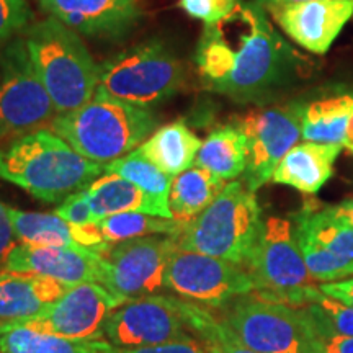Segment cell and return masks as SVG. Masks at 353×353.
<instances>
[{
  "instance_id": "31",
  "label": "cell",
  "mask_w": 353,
  "mask_h": 353,
  "mask_svg": "<svg viewBox=\"0 0 353 353\" xmlns=\"http://www.w3.org/2000/svg\"><path fill=\"white\" fill-rule=\"evenodd\" d=\"M33 20L28 0H0V51L25 33Z\"/></svg>"
},
{
  "instance_id": "17",
  "label": "cell",
  "mask_w": 353,
  "mask_h": 353,
  "mask_svg": "<svg viewBox=\"0 0 353 353\" xmlns=\"http://www.w3.org/2000/svg\"><path fill=\"white\" fill-rule=\"evenodd\" d=\"M100 265L101 254L87 247L72 249L19 242L7 255L0 270L33 273L74 286L87 281L100 283Z\"/></svg>"
},
{
  "instance_id": "27",
  "label": "cell",
  "mask_w": 353,
  "mask_h": 353,
  "mask_svg": "<svg viewBox=\"0 0 353 353\" xmlns=\"http://www.w3.org/2000/svg\"><path fill=\"white\" fill-rule=\"evenodd\" d=\"M8 216H10L15 239L21 244L72 247V249L82 247L77 242V226L69 224L54 213H30L8 206Z\"/></svg>"
},
{
  "instance_id": "35",
  "label": "cell",
  "mask_w": 353,
  "mask_h": 353,
  "mask_svg": "<svg viewBox=\"0 0 353 353\" xmlns=\"http://www.w3.org/2000/svg\"><path fill=\"white\" fill-rule=\"evenodd\" d=\"M54 214L68 221L74 226H88V224H97L95 216L92 213L90 196H88L87 188L79 190L72 195L61 201V205L54 210Z\"/></svg>"
},
{
  "instance_id": "3",
  "label": "cell",
  "mask_w": 353,
  "mask_h": 353,
  "mask_svg": "<svg viewBox=\"0 0 353 353\" xmlns=\"http://www.w3.org/2000/svg\"><path fill=\"white\" fill-rule=\"evenodd\" d=\"M157 117L151 108L123 103L95 92V95L65 114L54 118L50 130L88 161L108 164L143 144Z\"/></svg>"
},
{
  "instance_id": "24",
  "label": "cell",
  "mask_w": 353,
  "mask_h": 353,
  "mask_svg": "<svg viewBox=\"0 0 353 353\" xmlns=\"http://www.w3.org/2000/svg\"><path fill=\"white\" fill-rule=\"evenodd\" d=\"M226 185V180L195 165L174 176L169 195L172 219L183 228L188 226L219 196Z\"/></svg>"
},
{
  "instance_id": "34",
  "label": "cell",
  "mask_w": 353,
  "mask_h": 353,
  "mask_svg": "<svg viewBox=\"0 0 353 353\" xmlns=\"http://www.w3.org/2000/svg\"><path fill=\"white\" fill-rule=\"evenodd\" d=\"M239 0H180L179 6L187 15L214 25L237 7Z\"/></svg>"
},
{
  "instance_id": "33",
  "label": "cell",
  "mask_w": 353,
  "mask_h": 353,
  "mask_svg": "<svg viewBox=\"0 0 353 353\" xmlns=\"http://www.w3.org/2000/svg\"><path fill=\"white\" fill-rule=\"evenodd\" d=\"M311 303L316 304V307L325 316V319L337 332L353 337V307L327 296L321 290H317Z\"/></svg>"
},
{
  "instance_id": "15",
  "label": "cell",
  "mask_w": 353,
  "mask_h": 353,
  "mask_svg": "<svg viewBox=\"0 0 353 353\" xmlns=\"http://www.w3.org/2000/svg\"><path fill=\"white\" fill-rule=\"evenodd\" d=\"M128 303L120 294L97 281L69 286V290L43 309L39 314L25 317L21 324L37 332L68 339H103V325L118 307Z\"/></svg>"
},
{
  "instance_id": "1",
  "label": "cell",
  "mask_w": 353,
  "mask_h": 353,
  "mask_svg": "<svg viewBox=\"0 0 353 353\" xmlns=\"http://www.w3.org/2000/svg\"><path fill=\"white\" fill-rule=\"evenodd\" d=\"M195 61L210 90L236 101H259L296 76L299 59L273 28L267 10L250 0L206 25Z\"/></svg>"
},
{
  "instance_id": "39",
  "label": "cell",
  "mask_w": 353,
  "mask_h": 353,
  "mask_svg": "<svg viewBox=\"0 0 353 353\" xmlns=\"http://www.w3.org/2000/svg\"><path fill=\"white\" fill-rule=\"evenodd\" d=\"M335 213H337L341 218H343L347 223H350L353 226V198H348V200H343L339 205L332 206Z\"/></svg>"
},
{
  "instance_id": "41",
  "label": "cell",
  "mask_w": 353,
  "mask_h": 353,
  "mask_svg": "<svg viewBox=\"0 0 353 353\" xmlns=\"http://www.w3.org/2000/svg\"><path fill=\"white\" fill-rule=\"evenodd\" d=\"M252 2L259 3V6H262V7H267V6H270V3H281V2H299V0H252Z\"/></svg>"
},
{
  "instance_id": "6",
  "label": "cell",
  "mask_w": 353,
  "mask_h": 353,
  "mask_svg": "<svg viewBox=\"0 0 353 353\" xmlns=\"http://www.w3.org/2000/svg\"><path fill=\"white\" fill-rule=\"evenodd\" d=\"M182 61L161 39L134 44L99 64L97 92L123 103L151 108L180 90Z\"/></svg>"
},
{
  "instance_id": "11",
  "label": "cell",
  "mask_w": 353,
  "mask_h": 353,
  "mask_svg": "<svg viewBox=\"0 0 353 353\" xmlns=\"http://www.w3.org/2000/svg\"><path fill=\"white\" fill-rule=\"evenodd\" d=\"M165 283L176 298L211 309H224L254 291V281L244 267L179 247L170 255Z\"/></svg>"
},
{
  "instance_id": "18",
  "label": "cell",
  "mask_w": 353,
  "mask_h": 353,
  "mask_svg": "<svg viewBox=\"0 0 353 353\" xmlns=\"http://www.w3.org/2000/svg\"><path fill=\"white\" fill-rule=\"evenodd\" d=\"M38 3L52 19L90 38L125 37L143 13L139 0H38Z\"/></svg>"
},
{
  "instance_id": "23",
  "label": "cell",
  "mask_w": 353,
  "mask_h": 353,
  "mask_svg": "<svg viewBox=\"0 0 353 353\" xmlns=\"http://www.w3.org/2000/svg\"><path fill=\"white\" fill-rule=\"evenodd\" d=\"M201 144L183 121H174L154 131L136 149L164 174L176 176L193 167Z\"/></svg>"
},
{
  "instance_id": "19",
  "label": "cell",
  "mask_w": 353,
  "mask_h": 353,
  "mask_svg": "<svg viewBox=\"0 0 353 353\" xmlns=\"http://www.w3.org/2000/svg\"><path fill=\"white\" fill-rule=\"evenodd\" d=\"M341 151V144H296L276 165L272 180L306 195H314L332 176L334 164Z\"/></svg>"
},
{
  "instance_id": "22",
  "label": "cell",
  "mask_w": 353,
  "mask_h": 353,
  "mask_svg": "<svg viewBox=\"0 0 353 353\" xmlns=\"http://www.w3.org/2000/svg\"><path fill=\"white\" fill-rule=\"evenodd\" d=\"M105 339H68L37 332L20 321L0 322V353H113Z\"/></svg>"
},
{
  "instance_id": "16",
  "label": "cell",
  "mask_w": 353,
  "mask_h": 353,
  "mask_svg": "<svg viewBox=\"0 0 353 353\" xmlns=\"http://www.w3.org/2000/svg\"><path fill=\"white\" fill-rule=\"evenodd\" d=\"M294 43L325 54L353 17V0H299L263 7Z\"/></svg>"
},
{
  "instance_id": "36",
  "label": "cell",
  "mask_w": 353,
  "mask_h": 353,
  "mask_svg": "<svg viewBox=\"0 0 353 353\" xmlns=\"http://www.w3.org/2000/svg\"><path fill=\"white\" fill-rule=\"evenodd\" d=\"M113 353H206L196 339L182 342L162 343V345L138 347V348H114Z\"/></svg>"
},
{
  "instance_id": "29",
  "label": "cell",
  "mask_w": 353,
  "mask_h": 353,
  "mask_svg": "<svg viewBox=\"0 0 353 353\" xmlns=\"http://www.w3.org/2000/svg\"><path fill=\"white\" fill-rule=\"evenodd\" d=\"M99 228L108 244H118L148 236L179 237L183 226L175 219L144 213H118L103 218Z\"/></svg>"
},
{
  "instance_id": "4",
  "label": "cell",
  "mask_w": 353,
  "mask_h": 353,
  "mask_svg": "<svg viewBox=\"0 0 353 353\" xmlns=\"http://www.w3.org/2000/svg\"><path fill=\"white\" fill-rule=\"evenodd\" d=\"M37 72L59 114L85 105L99 87V64L79 33L48 17L23 33Z\"/></svg>"
},
{
  "instance_id": "2",
  "label": "cell",
  "mask_w": 353,
  "mask_h": 353,
  "mask_svg": "<svg viewBox=\"0 0 353 353\" xmlns=\"http://www.w3.org/2000/svg\"><path fill=\"white\" fill-rule=\"evenodd\" d=\"M105 165L81 156L51 130L0 144V180L44 203H59L105 174Z\"/></svg>"
},
{
  "instance_id": "25",
  "label": "cell",
  "mask_w": 353,
  "mask_h": 353,
  "mask_svg": "<svg viewBox=\"0 0 353 353\" xmlns=\"http://www.w3.org/2000/svg\"><path fill=\"white\" fill-rule=\"evenodd\" d=\"M195 167L205 169L223 180H234L244 174L247 165V141L236 125L216 128L203 141Z\"/></svg>"
},
{
  "instance_id": "21",
  "label": "cell",
  "mask_w": 353,
  "mask_h": 353,
  "mask_svg": "<svg viewBox=\"0 0 353 353\" xmlns=\"http://www.w3.org/2000/svg\"><path fill=\"white\" fill-rule=\"evenodd\" d=\"M92 213L97 224L118 213H144L172 219L169 205L143 192L130 180L114 174H103L87 187Z\"/></svg>"
},
{
  "instance_id": "32",
  "label": "cell",
  "mask_w": 353,
  "mask_h": 353,
  "mask_svg": "<svg viewBox=\"0 0 353 353\" xmlns=\"http://www.w3.org/2000/svg\"><path fill=\"white\" fill-rule=\"evenodd\" d=\"M301 307L306 309L309 317H311L312 327H314V332L321 342L322 353H353V337L337 332L330 325V322L325 319V316L316 307V304L309 303Z\"/></svg>"
},
{
  "instance_id": "5",
  "label": "cell",
  "mask_w": 353,
  "mask_h": 353,
  "mask_svg": "<svg viewBox=\"0 0 353 353\" xmlns=\"http://www.w3.org/2000/svg\"><path fill=\"white\" fill-rule=\"evenodd\" d=\"M263 221L255 192L234 180L198 218L183 228L176 247L245 267Z\"/></svg>"
},
{
  "instance_id": "37",
  "label": "cell",
  "mask_w": 353,
  "mask_h": 353,
  "mask_svg": "<svg viewBox=\"0 0 353 353\" xmlns=\"http://www.w3.org/2000/svg\"><path fill=\"white\" fill-rule=\"evenodd\" d=\"M17 244L19 242H17L15 234H13L12 221L10 216H8V205L0 201V267H2L7 255L10 254V250Z\"/></svg>"
},
{
  "instance_id": "28",
  "label": "cell",
  "mask_w": 353,
  "mask_h": 353,
  "mask_svg": "<svg viewBox=\"0 0 353 353\" xmlns=\"http://www.w3.org/2000/svg\"><path fill=\"white\" fill-rule=\"evenodd\" d=\"M183 312L190 332L206 353H259L247 347L221 317L211 314L208 307L183 299Z\"/></svg>"
},
{
  "instance_id": "40",
  "label": "cell",
  "mask_w": 353,
  "mask_h": 353,
  "mask_svg": "<svg viewBox=\"0 0 353 353\" xmlns=\"http://www.w3.org/2000/svg\"><path fill=\"white\" fill-rule=\"evenodd\" d=\"M343 145H345L348 151L353 152V110L350 113V118H348V125H347L345 139H343Z\"/></svg>"
},
{
  "instance_id": "26",
  "label": "cell",
  "mask_w": 353,
  "mask_h": 353,
  "mask_svg": "<svg viewBox=\"0 0 353 353\" xmlns=\"http://www.w3.org/2000/svg\"><path fill=\"white\" fill-rule=\"evenodd\" d=\"M352 110V95L311 101L301 110V138L306 143L343 145Z\"/></svg>"
},
{
  "instance_id": "38",
  "label": "cell",
  "mask_w": 353,
  "mask_h": 353,
  "mask_svg": "<svg viewBox=\"0 0 353 353\" xmlns=\"http://www.w3.org/2000/svg\"><path fill=\"white\" fill-rule=\"evenodd\" d=\"M319 290L327 296L353 307V276L341 281H327V283L321 285Z\"/></svg>"
},
{
  "instance_id": "13",
  "label": "cell",
  "mask_w": 353,
  "mask_h": 353,
  "mask_svg": "<svg viewBox=\"0 0 353 353\" xmlns=\"http://www.w3.org/2000/svg\"><path fill=\"white\" fill-rule=\"evenodd\" d=\"M103 339L114 348H138L190 341L195 335L185 321L182 298L154 294L118 307L105 322Z\"/></svg>"
},
{
  "instance_id": "7",
  "label": "cell",
  "mask_w": 353,
  "mask_h": 353,
  "mask_svg": "<svg viewBox=\"0 0 353 353\" xmlns=\"http://www.w3.org/2000/svg\"><path fill=\"white\" fill-rule=\"evenodd\" d=\"M245 272L254 281V294L301 307L312 301L319 286L312 283L301 250L296 244L293 223L286 218L263 221L257 244L245 263Z\"/></svg>"
},
{
  "instance_id": "9",
  "label": "cell",
  "mask_w": 353,
  "mask_h": 353,
  "mask_svg": "<svg viewBox=\"0 0 353 353\" xmlns=\"http://www.w3.org/2000/svg\"><path fill=\"white\" fill-rule=\"evenodd\" d=\"M56 117L54 103L20 34L0 51V144L26 132L48 130Z\"/></svg>"
},
{
  "instance_id": "8",
  "label": "cell",
  "mask_w": 353,
  "mask_h": 353,
  "mask_svg": "<svg viewBox=\"0 0 353 353\" xmlns=\"http://www.w3.org/2000/svg\"><path fill=\"white\" fill-rule=\"evenodd\" d=\"M239 339L259 353H322L311 317L304 307L268 301L250 293L221 309Z\"/></svg>"
},
{
  "instance_id": "10",
  "label": "cell",
  "mask_w": 353,
  "mask_h": 353,
  "mask_svg": "<svg viewBox=\"0 0 353 353\" xmlns=\"http://www.w3.org/2000/svg\"><path fill=\"white\" fill-rule=\"evenodd\" d=\"M176 237L148 236L110 247L101 254L100 283L128 301L165 294V273Z\"/></svg>"
},
{
  "instance_id": "20",
  "label": "cell",
  "mask_w": 353,
  "mask_h": 353,
  "mask_svg": "<svg viewBox=\"0 0 353 353\" xmlns=\"http://www.w3.org/2000/svg\"><path fill=\"white\" fill-rule=\"evenodd\" d=\"M68 290L52 278L0 270V322L39 314Z\"/></svg>"
},
{
  "instance_id": "30",
  "label": "cell",
  "mask_w": 353,
  "mask_h": 353,
  "mask_svg": "<svg viewBox=\"0 0 353 353\" xmlns=\"http://www.w3.org/2000/svg\"><path fill=\"white\" fill-rule=\"evenodd\" d=\"M105 174L120 175L130 180L136 187L148 193L159 201L169 205V195L174 176L167 175L161 169H157L152 162H149L138 149L131 151L128 156H123L117 161L108 162L103 167Z\"/></svg>"
},
{
  "instance_id": "12",
  "label": "cell",
  "mask_w": 353,
  "mask_h": 353,
  "mask_svg": "<svg viewBox=\"0 0 353 353\" xmlns=\"http://www.w3.org/2000/svg\"><path fill=\"white\" fill-rule=\"evenodd\" d=\"M293 232L311 276L335 281L353 275V226L332 206L306 203L293 214Z\"/></svg>"
},
{
  "instance_id": "14",
  "label": "cell",
  "mask_w": 353,
  "mask_h": 353,
  "mask_svg": "<svg viewBox=\"0 0 353 353\" xmlns=\"http://www.w3.org/2000/svg\"><path fill=\"white\" fill-rule=\"evenodd\" d=\"M301 105L255 108L237 118L247 141V165L242 182L257 192L272 179L280 161L301 138Z\"/></svg>"
}]
</instances>
